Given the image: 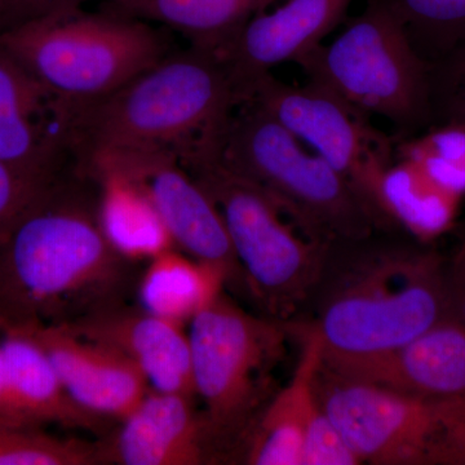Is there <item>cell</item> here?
<instances>
[{"instance_id":"obj_12","label":"cell","mask_w":465,"mask_h":465,"mask_svg":"<svg viewBox=\"0 0 465 465\" xmlns=\"http://www.w3.org/2000/svg\"><path fill=\"white\" fill-rule=\"evenodd\" d=\"M82 109L0 45V161L54 176L82 163Z\"/></svg>"},{"instance_id":"obj_28","label":"cell","mask_w":465,"mask_h":465,"mask_svg":"<svg viewBox=\"0 0 465 465\" xmlns=\"http://www.w3.org/2000/svg\"><path fill=\"white\" fill-rule=\"evenodd\" d=\"M430 64L434 124H465V41Z\"/></svg>"},{"instance_id":"obj_25","label":"cell","mask_w":465,"mask_h":465,"mask_svg":"<svg viewBox=\"0 0 465 465\" xmlns=\"http://www.w3.org/2000/svg\"><path fill=\"white\" fill-rule=\"evenodd\" d=\"M36 428L0 425V465L106 463L104 442L61 439Z\"/></svg>"},{"instance_id":"obj_24","label":"cell","mask_w":465,"mask_h":465,"mask_svg":"<svg viewBox=\"0 0 465 465\" xmlns=\"http://www.w3.org/2000/svg\"><path fill=\"white\" fill-rule=\"evenodd\" d=\"M402 18L412 45L430 61L465 41V0H387Z\"/></svg>"},{"instance_id":"obj_11","label":"cell","mask_w":465,"mask_h":465,"mask_svg":"<svg viewBox=\"0 0 465 465\" xmlns=\"http://www.w3.org/2000/svg\"><path fill=\"white\" fill-rule=\"evenodd\" d=\"M85 166L113 168L139 183L157 208L174 247L224 269L228 283L249 293L216 204L176 159L162 153L103 150L88 155Z\"/></svg>"},{"instance_id":"obj_16","label":"cell","mask_w":465,"mask_h":465,"mask_svg":"<svg viewBox=\"0 0 465 465\" xmlns=\"http://www.w3.org/2000/svg\"><path fill=\"white\" fill-rule=\"evenodd\" d=\"M106 463L122 465H200L216 459L206 418L192 397L150 390L104 442Z\"/></svg>"},{"instance_id":"obj_27","label":"cell","mask_w":465,"mask_h":465,"mask_svg":"<svg viewBox=\"0 0 465 465\" xmlns=\"http://www.w3.org/2000/svg\"><path fill=\"white\" fill-rule=\"evenodd\" d=\"M64 174L34 173L0 161V242Z\"/></svg>"},{"instance_id":"obj_26","label":"cell","mask_w":465,"mask_h":465,"mask_svg":"<svg viewBox=\"0 0 465 465\" xmlns=\"http://www.w3.org/2000/svg\"><path fill=\"white\" fill-rule=\"evenodd\" d=\"M396 155L411 159L434 182L465 197V124L443 122L397 140Z\"/></svg>"},{"instance_id":"obj_33","label":"cell","mask_w":465,"mask_h":465,"mask_svg":"<svg viewBox=\"0 0 465 465\" xmlns=\"http://www.w3.org/2000/svg\"><path fill=\"white\" fill-rule=\"evenodd\" d=\"M0 425H17V427H29L21 418L9 388L7 366L5 356L0 348Z\"/></svg>"},{"instance_id":"obj_4","label":"cell","mask_w":465,"mask_h":465,"mask_svg":"<svg viewBox=\"0 0 465 465\" xmlns=\"http://www.w3.org/2000/svg\"><path fill=\"white\" fill-rule=\"evenodd\" d=\"M217 162L262 189L312 240L333 246L382 232L341 174L255 101L238 104Z\"/></svg>"},{"instance_id":"obj_7","label":"cell","mask_w":465,"mask_h":465,"mask_svg":"<svg viewBox=\"0 0 465 465\" xmlns=\"http://www.w3.org/2000/svg\"><path fill=\"white\" fill-rule=\"evenodd\" d=\"M189 173L224 220L250 296L282 322L308 307L331 244L309 238L262 189L219 162Z\"/></svg>"},{"instance_id":"obj_13","label":"cell","mask_w":465,"mask_h":465,"mask_svg":"<svg viewBox=\"0 0 465 465\" xmlns=\"http://www.w3.org/2000/svg\"><path fill=\"white\" fill-rule=\"evenodd\" d=\"M335 374L416 397L465 399V327L450 314L411 341L374 356L324 360Z\"/></svg>"},{"instance_id":"obj_5","label":"cell","mask_w":465,"mask_h":465,"mask_svg":"<svg viewBox=\"0 0 465 465\" xmlns=\"http://www.w3.org/2000/svg\"><path fill=\"white\" fill-rule=\"evenodd\" d=\"M296 64L309 84L391 122L397 140L434 124L432 64L416 50L387 0H367L362 14L349 18L331 43H322Z\"/></svg>"},{"instance_id":"obj_23","label":"cell","mask_w":465,"mask_h":465,"mask_svg":"<svg viewBox=\"0 0 465 465\" xmlns=\"http://www.w3.org/2000/svg\"><path fill=\"white\" fill-rule=\"evenodd\" d=\"M119 12L162 24L193 47L222 54L244 25L280 0H112Z\"/></svg>"},{"instance_id":"obj_20","label":"cell","mask_w":465,"mask_h":465,"mask_svg":"<svg viewBox=\"0 0 465 465\" xmlns=\"http://www.w3.org/2000/svg\"><path fill=\"white\" fill-rule=\"evenodd\" d=\"M99 183L97 217L106 240L128 262H149L174 249L157 208L133 179L105 166H88Z\"/></svg>"},{"instance_id":"obj_17","label":"cell","mask_w":465,"mask_h":465,"mask_svg":"<svg viewBox=\"0 0 465 465\" xmlns=\"http://www.w3.org/2000/svg\"><path fill=\"white\" fill-rule=\"evenodd\" d=\"M72 331L121 351L142 370L150 388L194 399L189 333L140 308L115 305L67 323Z\"/></svg>"},{"instance_id":"obj_1","label":"cell","mask_w":465,"mask_h":465,"mask_svg":"<svg viewBox=\"0 0 465 465\" xmlns=\"http://www.w3.org/2000/svg\"><path fill=\"white\" fill-rule=\"evenodd\" d=\"M133 264L106 240L97 200L63 177L0 242V323L67 324L124 304Z\"/></svg>"},{"instance_id":"obj_32","label":"cell","mask_w":465,"mask_h":465,"mask_svg":"<svg viewBox=\"0 0 465 465\" xmlns=\"http://www.w3.org/2000/svg\"><path fill=\"white\" fill-rule=\"evenodd\" d=\"M439 465H465V399L450 407Z\"/></svg>"},{"instance_id":"obj_29","label":"cell","mask_w":465,"mask_h":465,"mask_svg":"<svg viewBox=\"0 0 465 465\" xmlns=\"http://www.w3.org/2000/svg\"><path fill=\"white\" fill-rule=\"evenodd\" d=\"M318 399V397H317ZM360 459L349 448L318 401L302 443V465H357Z\"/></svg>"},{"instance_id":"obj_6","label":"cell","mask_w":465,"mask_h":465,"mask_svg":"<svg viewBox=\"0 0 465 465\" xmlns=\"http://www.w3.org/2000/svg\"><path fill=\"white\" fill-rule=\"evenodd\" d=\"M0 45L39 81L74 103L90 104L124 87L166 57V43L124 12L58 9L0 32Z\"/></svg>"},{"instance_id":"obj_10","label":"cell","mask_w":465,"mask_h":465,"mask_svg":"<svg viewBox=\"0 0 465 465\" xmlns=\"http://www.w3.org/2000/svg\"><path fill=\"white\" fill-rule=\"evenodd\" d=\"M321 406L361 463L439 465L450 407L335 374L316 376Z\"/></svg>"},{"instance_id":"obj_15","label":"cell","mask_w":465,"mask_h":465,"mask_svg":"<svg viewBox=\"0 0 465 465\" xmlns=\"http://www.w3.org/2000/svg\"><path fill=\"white\" fill-rule=\"evenodd\" d=\"M64 387L85 411L122 421L150 391L133 361L104 342L78 335L65 324H33Z\"/></svg>"},{"instance_id":"obj_30","label":"cell","mask_w":465,"mask_h":465,"mask_svg":"<svg viewBox=\"0 0 465 465\" xmlns=\"http://www.w3.org/2000/svg\"><path fill=\"white\" fill-rule=\"evenodd\" d=\"M90 0H0V32Z\"/></svg>"},{"instance_id":"obj_22","label":"cell","mask_w":465,"mask_h":465,"mask_svg":"<svg viewBox=\"0 0 465 465\" xmlns=\"http://www.w3.org/2000/svg\"><path fill=\"white\" fill-rule=\"evenodd\" d=\"M148 262L137 286L140 307L185 327L228 284L224 269L180 250L164 251Z\"/></svg>"},{"instance_id":"obj_18","label":"cell","mask_w":465,"mask_h":465,"mask_svg":"<svg viewBox=\"0 0 465 465\" xmlns=\"http://www.w3.org/2000/svg\"><path fill=\"white\" fill-rule=\"evenodd\" d=\"M0 348L12 399L26 425L104 432L108 420L85 411L70 397L33 324L0 323Z\"/></svg>"},{"instance_id":"obj_19","label":"cell","mask_w":465,"mask_h":465,"mask_svg":"<svg viewBox=\"0 0 465 465\" xmlns=\"http://www.w3.org/2000/svg\"><path fill=\"white\" fill-rule=\"evenodd\" d=\"M302 356L286 387L273 394L244 440V460L252 465H302V443L316 409V376L323 362V344L304 327Z\"/></svg>"},{"instance_id":"obj_8","label":"cell","mask_w":465,"mask_h":465,"mask_svg":"<svg viewBox=\"0 0 465 465\" xmlns=\"http://www.w3.org/2000/svg\"><path fill=\"white\" fill-rule=\"evenodd\" d=\"M287 324L258 317L224 293L189 323L195 396L206 406L217 452L244 442L273 397V371L284 356Z\"/></svg>"},{"instance_id":"obj_21","label":"cell","mask_w":465,"mask_h":465,"mask_svg":"<svg viewBox=\"0 0 465 465\" xmlns=\"http://www.w3.org/2000/svg\"><path fill=\"white\" fill-rule=\"evenodd\" d=\"M461 201L414 161L397 155L379 183L378 208L385 224L391 231L402 229L421 244L455 228Z\"/></svg>"},{"instance_id":"obj_2","label":"cell","mask_w":465,"mask_h":465,"mask_svg":"<svg viewBox=\"0 0 465 465\" xmlns=\"http://www.w3.org/2000/svg\"><path fill=\"white\" fill-rule=\"evenodd\" d=\"M309 305L324 360L399 348L451 314L445 259L376 232L333 244Z\"/></svg>"},{"instance_id":"obj_3","label":"cell","mask_w":465,"mask_h":465,"mask_svg":"<svg viewBox=\"0 0 465 465\" xmlns=\"http://www.w3.org/2000/svg\"><path fill=\"white\" fill-rule=\"evenodd\" d=\"M240 104L216 52L191 47L162 58L109 96L84 104V162L103 150L162 153L186 170L219 159Z\"/></svg>"},{"instance_id":"obj_9","label":"cell","mask_w":465,"mask_h":465,"mask_svg":"<svg viewBox=\"0 0 465 465\" xmlns=\"http://www.w3.org/2000/svg\"><path fill=\"white\" fill-rule=\"evenodd\" d=\"M244 100H252L321 155L357 193L382 232H391L379 213L382 174L396 159L397 139L320 85L289 84L272 73L258 79Z\"/></svg>"},{"instance_id":"obj_31","label":"cell","mask_w":465,"mask_h":465,"mask_svg":"<svg viewBox=\"0 0 465 465\" xmlns=\"http://www.w3.org/2000/svg\"><path fill=\"white\" fill-rule=\"evenodd\" d=\"M445 264L450 312L465 327V224L459 229L457 249Z\"/></svg>"},{"instance_id":"obj_14","label":"cell","mask_w":465,"mask_h":465,"mask_svg":"<svg viewBox=\"0 0 465 465\" xmlns=\"http://www.w3.org/2000/svg\"><path fill=\"white\" fill-rule=\"evenodd\" d=\"M353 0H283L251 18L222 54L240 101L278 65L295 63L344 23Z\"/></svg>"}]
</instances>
